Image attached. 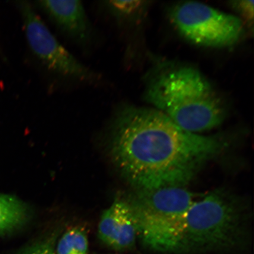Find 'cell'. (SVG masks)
Returning <instances> with one entry per match:
<instances>
[{"label":"cell","instance_id":"6da1fadb","mask_svg":"<svg viewBox=\"0 0 254 254\" xmlns=\"http://www.w3.org/2000/svg\"><path fill=\"white\" fill-rule=\"evenodd\" d=\"M109 127L111 159L136 190L184 187L227 142L181 128L156 109L115 108Z\"/></svg>","mask_w":254,"mask_h":254},{"label":"cell","instance_id":"7a4b0ae2","mask_svg":"<svg viewBox=\"0 0 254 254\" xmlns=\"http://www.w3.org/2000/svg\"><path fill=\"white\" fill-rule=\"evenodd\" d=\"M146 99L181 128L197 134L221 125L225 109L204 76L191 67L171 69L148 85Z\"/></svg>","mask_w":254,"mask_h":254},{"label":"cell","instance_id":"3957f363","mask_svg":"<svg viewBox=\"0 0 254 254\" xmlns=\"http://www.w3.org/2000/svg\"><path fill=\"white\" fill-rule=\"evenodd\" d=\"M249 217L244 202L226 190L203 195L187 212L182 254L236 250L245 240Z\"/></svg>","mask_w":254,"mask_h":254},{"label":"cell","instance_id":"277c9868","mask_svg":"<svg viewBox=\"0 0 254 254\" xmlns=\"http://www.w3.org/2000/svg\"><path fill=\"white\" fill-rule=\"evenodd\" d=\"M199 196L184 187L136 190L127 199L143 245L156 252L182 254L186 215Z\"/></svg>","mask_w":254,"mask_h":254},{"label":"cell","instance_id":"5b68a950","mask_svg":"<svg viewBox=\"0 0 254 254\" xmlns=\"http://www.w3.org/2000/svg\"><path fill=\"white\" fill-rule=\"evenodd\" d=\"M28 52L34 68L52 90L97 87L104 76L89 67L64 46L41 17L33 4L18 3Z\"/></svg>","mask_w":254,"mask_h":254},{"label":"cell","instance_id":"8992f818","mask_svg":"<svg viewBox=\"0 0 254 254\" xmlns=\"http://www.w3.org/2000/svg\"><path fill=\"white\" fill-rule=\"evenodd\" d=\"M171 18L183 37L199 46H231L240 40L243 32L241 18L198 2L176 6Z\"/></svg>","mask_w":254,"mask_h":254},{"label":"cell","instance_id":"52a82bcc","mask_svg":"<svg viewBox=\"0 0 254 254\" xmlns=\"http://www.w3.org/2000/svg\"><path fill=\"white\" fill-rule=\"evenodd\" d=\"M57 33L72 45L89 53L99 43V36L81 1L38 0L33 3Z\"/></svg>","mask_w":254,"mask_h":254},{"label":"cell","instance_id":"ba28073f","mask_svg":"<svg viewBox=\"0 0 254 254\" xmlns=\"http://www.w3.org/2000/svg\"><path fill=\"white\" fill-rule=\"evenodd\" d=\"M101 242L118 252L135 249L137 230L128 199L117 197L103 212L98 224Z\"/></svg>","mask_w":254,"mask_h":254},{"label":"cell","instance_id":"9c48e42d","mask_svg":"<svg viewBox=\"0 0 254 254\" xmlns=\"http://www.w3.org/2000/svg\"><path fill=\"white\" fill-rule=\"evenodd\" d=\"M28 206L14 196L0 194V235L18 229L28 218Z\"/></svg>","mask_w":254,"mask_h":254},{"label":"cell","instance_id":"30bf717a","mask_svg":"<svg viewBox=\"0 0 254 254\" xmlns=\"http://www.w3.org/2000/svg\"><path fill=\"white\" fill-rule=\"evenodd\" d=\"M56 254H88L86 230L81 226L69 228L57 240Z\"/></svg>","mask_w":254,"mask_h":254},{"label":"cell","instance_id":"8fae6325","mask_svg":"<svg viewBox=\"0 0 254 254\" xmlns=\"http://www.w3.org/2000/svg\"><path fill=\"white\" fill-rule=\"evenodd\" d=\"M60 233L59 230L53 231L25 247L19 254H56V247Z\"/></svg>","mask_w":254,"mask_h":254},{"label":"cell","instance_id":"7c38bea8","mask_svg":"<svg viewBox=\"0 0 254 254\" xmlns=\"http://www.w3.org/2000/svg\"><path fill=\"white\" fill-rule=\"evenodd\" d=\"M245 19L247 23L253 24L254 21V1H237L232 4Z\"/></svg>","mask_w":254,"mask_h":254},{"label":"cell","instance_id":"4fadbf2b","mask_svg":"<svg viewBox=\"0 0 254 254\" xmlns=\"http://www.w3.org/2000/svg\"></svg>","mask_w":254,"mask_h":254}]
</instances>
